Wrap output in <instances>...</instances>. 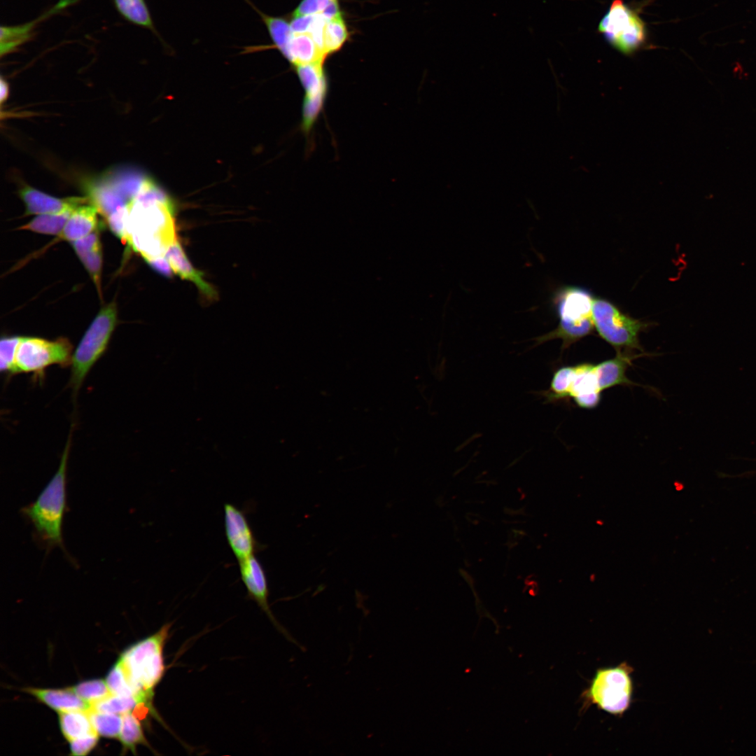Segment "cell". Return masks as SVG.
<instances>
[{"instance_id": "1", "label": "cell", "mask_w": 756, "mask_h": 756, "mask_svg": "<svg viewBox=\"0 0 756 756\" xmlns=\"http://www.w3.org/2000/svg\"><path fill=\"white\" fill-rule=\"evenodd\" d=\"M127 244L143 258L164 256L176 241L174 206L150 178L128 203Z\"/></svg>"}, {"instance_id": "2", "label": "cell", "mask_w": 756, "mask_h": 756, "mask_svg": "<svg viewBox=\"0 0 756 756\" xmlns=\"http://www.w3.org/2000/svg\"><path fill=\"white\" fill-rule=\"evenodd\" d=\"M71 432L64 448L59 467L35 501L22 509L34 526L36 538L48 547H63L62 522L66 510V468Z\"/></svg>"}, {"instance_id": "3", "label": "cell", "mask_w": 756, "mask_h": 756, "mask_svg": "<svg viewBox=\"0 0 756 756\" xmlns=\"http://www.w3.org/2000/svg\"><path fill=\"white\" fill-rule=\"evenodd\" d=\"M594 298L587 290L573 286L559 288L552 296V304L559 318L553 330L535 338L536 344L554 340H562V349L591 334L594 328L592 318Z\"/></svg>"}, {"instance_id": "4", "label": "cell", "mask_w": 756, "mask_h": 756, "mask_svg": "<svg viewBox=\"0 0 756 756\" xmlns=\"http://www.w3.org/2000/svg\"><path fill=\"white\" fill-rule=\"evenodd\" d=\"M171 625L164 624L154 634L130 646L119 658L134 684L152 696L164 673L163 651Z\"/></svg>"}, {"instance_id": "5", "label": "cell", "mask_w": 756, "mask_h": 756, "mask_svg": "<svg viewBox=\"0 0 756 756\" xmlns=\"http://www.w3.org/2000/svg\"><path fill=\"white\" fill-rule=\"evenodd\" d=\"M117 323L116 304L103 307L86 330L73 353L69 386L76 398L93 365L105 353Z\"/></svg>"}, {"instance_id": "6", "label": "cell", "mask_w": 756, "mask_h": 756, "mask_svg": "<svg viewBox=\"0 0 756 756\" xmlns=\"http://www.w3.org/2000/svg\"><path fill=\"white\" fill-rule=\"evenodd\" d=\"M633 668L626 662L612 668H600L582 694V707L596 706L613 715L625 713L632 700Z\"/></svg>"}, {"instance_id": "7", "label": "cell", "mask_w": 756, "mask_h": 756, "mask_svg": "<svg viewBox=\"0 0 756 756\" xmlns=\"http://www.w3.org/2000/svg\"><path fill=\"white\" fill-rule=\"evenodd\" d=\"M598 32L617 51L630 56L643 48L648 41L645 23L638 11L613 0L599 22Z\"/></svg>"}, {"instance_id": "8", "label": "cell", "mask_w": 756, "mask_h": 756, "mask_svg": "<svg viewBox=\"0 0 756 756\" xmlns=\"http://www.w3.org/2000/svg\"><path fill=\"white\" fill-rule=\"evenodd\" d=\"M592 318L599 336L617 350H642L639 334L649 326V323L624 314L613 303L601 298H594Z\"/></svg>"}, {"instance_id": "9", "label": "cell", "mask_w": 756, "mask_h": 756, "mask_svg": "<svg viewBox=\"0 0 756 756\" xmlns=\"http://www.w3.org/2000/svg\"><path fill=\"white\" fill-rule=\"evenodd\" d=\"M72 356V344L66 337L48 340L37 337H21L15 358L17 374L31 373L40 379L51 365L61 368L71 365Z\"/></svg>"}, {"instance_id": "10", "label": "cell", "mask_w": 756, "mask_h": 756, "mask_svg": "<svg viewBox=\"0 0 756 756\" xmlns=\"http://www.w3.org/2000/svg\"><path fill=\"white\" fill-rule=\"evenodd\" d=\"M224 519L226 538L237 561L254 555L257 541L244 512L231 503H225Z\"/></svg>"}, {"instance_id": "11", "label": "cell", "mask_w": 756, "mask_h": 756, "mask_svg": "<svg viewBox=\"0 0 756 756\" xmlns=\"http://www.w3.org/2000/svg\"><path fill=\"white\" fill-rule=\"evenodd\" d=\"M19 195L26 207L25 215L71 212L89 202L88 197L57 198L29 186H24Z\"/></svg>"}, {"instance_id": "12", "label": "cell", "mask_w": 756, "mask_h": 756, "mask_svg": "<svg viewBox=\"0 0 756 756\" xmlns=\"http://www.w3.org/2000/svg\"><path fill=\"white\" fill-rule=\"evenodd\" d=\"M239 567L241 579L246 588L248 596L258 603L276 628L284 632L270 610L268 603L269 589L267 576L259 560L254 555L251 556L239 561Z\"/></svg>"}, {"instance_id": "13", "label": "cell", "mask_w": 756, "mask_h": 756, "mask_svg": "<svg viewBox=\"0 0 756 756\" xmlns=\"http://www.w3.org/2000/svg\"><path fill=\"white\" fill-rule=\"evenodd\" d=\"M595 365L581 363L575 366V372L569 397L584 409L596 407L601 400V393Z\"/></svg>"}, {"instance_id": "14", "label": "cell", "mask_w": 756, "mask_h": 756, "mask_svg": "<svg viewBox=\"0 0 756 756\" xmlns=\"http://www.w3.org/2000/svg\"><path fill=\"white\" fill-rule=\"evenodd\" d=\"M76 0H60L50 10L36 20L20 25L1 26L0 27V55L4 57L13 52L31 40L34 37V29L39 23L46 18L50 17L58 11L64 9L68 5L74 4Z\"/></svg>"}, {"instance_id": "15", "label": "cell", "mask_w": 756, "mask_h": 756, "mask_svg": "<svg viewBox=\"0 0 756 756\" xmlns=\"http://www.w3.org/2000/svg\"><path fill=\"white\" fill-rule=\"evenodd\" d=\"M23 691L32 695L57 713L90 710L92 708L90 704L80 698L70 687L59 690L28 687L23 689Z\"/></svg>"}, {"instance_id": "16", "label": "cell", "mask_w": 756, "mask_h": 756, "mask_svg": "<svg viewBox=\"0 0 756 756\" xmlns=\"http://www.w3.org/2000/svg\"><path fill=\"white\" fill-rule=\"evenodd\" d=\"M165 258L176 274L183 279L193 282L207 297L212 299L216 297V290L204 279L203 274L192 265L178 241L169 246L166 251Z\"/></svg>"}, {"instance_id": "17", "label": "cell", "mask_w": 756, "mask_h": 756, "mask_svg": "<svg viewBox=\"0 0 756 756\" xmlns=\"http://www.w3.org/2000/svg\"><path fill=\"white\" fill-rule=\"evenodd\" d=\"M98 211L92 204H84L72 211L62 232L61 239L74 241L98 228Z\"/></svg>"}, {"instance_id": "18", "label": "cell", "mask_w": 756, "mask_h": 756, "mask_svg": "<svg viewBox=\"0 0 756 756\" xmlns=\"http://www.w3.org/2000/svg\"><path fill=\"white\" fill-rule=\"evenodd\" d=\"M617 356L595 365L598 385L601 391L620 384H632L626 372L633 356L617 350Z\"/></svg>"}, {"instance_id": "19", "label": "cell", "mask_w": 756, "mask_h": 756, "mask_svg": "<svg viewBox=\"0 0 756 756\" xmlns=\"http://www.w3.org/2000/svg\"><path fill=\"white\" fill-rule=\"evenodd\" d=\"M284 56L295 66L324 62L327 56L307 34H293Z\"/></svg>"}, {"instance_id": "20", "label": "cell", "mask_w": 756, "mask_h": 756, "mask_svg": "<svg viewBox=\"0 0 756 756\" xmlns=\"http://www.w3.org/2000/svg\"><path fill=\"white\" fill-rule=\"evenodd\" d=\"M294 67L304 90V97L328 94V83L323 62L300 64Z\"/></svg>"}, {"instance_id": "21", "label": "cell", "mask_w": 756, "mask_h": 756, "mask_svg": "<svg viewBox=\"0 0 756 756\" xmlns=\"http://www.w3.org/2000/svg\"><path fill=\"white\" fill-rule=\"evenodd\" d=\"M58 714L62 733L69 742L89 735L98 734L92 723L89 710L64 711L59 712Z\"/></svg>"}, {"instance_id": "22", "label": "cell", "mask_w": 756, "mask_h": 756, "mask_svg": "<svg viewBox=\"0 0 756 756\" xmlns=\"http://www.w3.org/2000/svg\"><path fill=\"white\" fill-rule=\"evenodd\" d=\"M106 682L113 694L134 696L152 703L153 696L140 690L134 684L120 659L110 670Z\"/></svg>"}, {"instance_id": "23", "label": "cell", "mask_w": 756, "mask_h": 756, "mask_svg": "<svg viewBox=\"0 0 756 756\" xmlns=\"http://www.w3.org/2000/svg\"><path fill=\"white\" fill-rule=\"evenodd\" d=\"M120 15L127 21L151 31L162 42L160 34L154 26L145 0H113Z\"/></svg>"}, {"instance_id": "24", "label": "cell", "mask_w": 756, "mask_h": 756, "mask_svg": "<svg viewBox=\"0 0 756 756\" xmlns=\"http://www.w3.org/2000/svg\"><path fill=\"white\" fill-rule=\"evenodd\" d=\"M247 1L260 15L273 41L274 48L278 49L284 55L293 34L290 22L284 18L266 15L252 5L248 0Z\"/></svg>"}, {"instance_id": "25", "label": "cell", "mask_w": 756, "mask_h": 756, "mask_svg": "<svg viewBox=\"0 0 756 756\" xmlns=\"http://www.w3.org/2000/svg\"><path fill=\"white\" fill-rule=\"evenodd\" d=\"M122 722L118 739L120 741L124 751L130 750L136 753L139 745L150 748L148 744L140 720L132 712L122 715Z\"/></svg>"}, {"instance_id": "26", "label": "cell", "mask_w": 756, "mask_h": 756, "mask_svg": "<svg viewBox=\"0 0 756 756\" xmlns=\"http://www.w3.org/2000/svg\"><path fill=\"white\" fill-rule=\"evenodd\" d=\"M71 213L72 211L58 214L38 215L19 229L41 234L59 235Z\"/></svg>"}, {"instance_id": "27", "label": "cell", "mask_w": 756, "mask_h": 756, "mask_svg": "<svg viewBox=\"0 0 756 756\" xmlns=\"http://www.w3.org/2000/svg\"><path fill=\"white\" fill-rule=\"evenodd\" d=\"M89 715L93 727L99 736L119 738L122 722L121 715L92 708L89 710Z\"/></svg>"}, {"instance_id": "28", "label": "cell", "mask_w": 756, "mask_h": 756, "mask_svg": "<svg viewBox=\"0 0 756 756\" xmlns=\"http://www.w3.org/2000/svg\"><path fill=\"white\" fill-rule=\"evenodd\" d=\"M348 30L342 15L327 20L324 29V52L328 55L339 50L348 38Z\"/></svg>"}, {"instance_id": "29", "label": "cell", "mask_w": 756, "mask_h": 756, "mask_svg": "<svg viewBox=\"0 0 756 756\" xmlns=\"http://www.w3.org/2000/svg\"><path fill=\"white\" fill-rule=\"evenodd\" d=\"M574 372L575 366H564L554 372L550 388L545 393L548 401H554L569 397Z\"/></svg>"}, {"instance_id": "30", "label": "cell", "mask_w": 756, "mask_h": 756, "mask_svg": "<svg viewBox=\"0 0 756 756\" xmlns=\"http://www.w3.org/2000/svg\"><path fill=\"white\" fill-rule=\"evenodd\" d=\"M141 703L152 704L134 696H120L112 694L93 704L92 709L122 715L132 712L134 708Z\"/></svg>"}, {"instance_id": "31", "label": "cell", "mask_w": 756, "mask_h": 756, "mask_svg": "<svg viewBox=\"0 0 756 756\" xmlns=\"http://www.w3.org/2000/svg\"><path fill=\"white\" fill-rule=\"evenodd\" d=\"M70 688L91 706L112 694L106 682L101 679L86 680Z\"/></svg>"}, {"instance_id": "32", "label": "cell", "mask_w": 756, "mask_h": 756, "mask_svg": "<svg viewBox=\"0 0 756 756\" xmlns=\"http://www.w3.org/2000/svg\"><path fill=\"white\" fill-rule=\"evenodd\" d=\"M20 336H4L0 341V370L6 376L17 374L15 358Z\"/></svg>"}, {"instance_id": "33", "label": "cell", "mask_w": 756, "mask_h": 756, "mask_svg": "<svg viewBox=\"0 0 756 756\" xmlns=\"http://www.w3.org/2000/svg\"><path fill=\"white\" fill-rule=\"evenodd\" d=\"M79 259L94 281L99 296L101 293V270L102 264V246H99L80 256Z\"/></svg>"}, {"instance_id": "34", "label": "cell", "mask_w": 756, "mask_h": 756, "mask_svg": "<svg viewBox=\"0 0 756 756\" xmlns=\"http://www.w3.org/2000/svg\"><path fill=\"white\" fill-rule=\"evenodd\" d=\"M129 216V206H125L118 209L106 218V223L111 232L122 241L128 242L129 234L127 231V222Z\"/></svg>"}, {"instance_id": "35", "label": "cell", "mask_w": 756, "mask_h": 756, "mask_svg": "<svg viewBox=\"0 0 756 756\" xmlns=\"http://www.w3.org/2000/svg\"><path fill=\"white\" fill-rule=\"evenodd\" d=\"M71 245L78 258L101 246L99 229L97 228L81 239L72 241Z\"/></svg>"}, {"instance_id": "36", "label": "cell", "mask_w": 756, "mask_h": 756, "mask_svg": "<svg viewBox=\"0 0 756 756\" xmlns=\"http://www.w3.org/2000/svg\"><path fill=\"white\" fill-rule=\"evenodd\" d=\"M99 736V734H92L69 741L71 754L75 756L88 755L96 746Z\"/></svg>"}, {"instance_id": "37", "label": "cell", "mask_w": 756, "mask_h": 756, "mask_svg": "<svg viewBox=\"0 0 756 756\" xmlns=\"http://www.w3.org/2000/svg\"><path fill=\"white\" fill-rule=\"evenodd\" d=\"M332 0H302L292 15L321 14Z\"/></svg>"}, {"instance_id": "38", "label": "cell", "mask_w": 756, "mask_h": 756, "mask_svg": "<svg viewBox=\"0 0 756 756\" xmlns=\"http://www.w3.org/2000/svg\"><path fill=\"white\" fill-rule=\"evenodd\" d=\"M316 15H295L293 16V19L290 22V28L293 34H304L307 33L310 29L313 22L314 21Z\"/></svg>"}, {"instance_id": "39", "label": "cell", "mask_w": 756, "mask_h": 756, "mask_svg": "<svg viewBox=\"0 0 756 756\" xmlns=\"http://www.w3.org/2000/svg\"><path fill=\"white\" fill-rule=\"evenodd\" d=\"M156 272L167 277L172 276V268L165 256L156 257L145 260Z\"/></svg>"}, {"instance_id": "40", "label": "cell", "mask_w": 756, "mask_h": 756, "mask_svg": "<svg viewBox=\"0 0 756 756\" xmlns=\"http://www.w3.org/2000/svg\"><path fill=\"white\" fill-rule=\"evenodd\" d=\"M0 88V102L2 104L4 102L6 101L9 95L8 83L3 77H1Z\"/></svg>"}]
</instances>
